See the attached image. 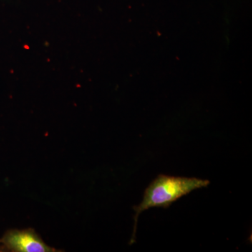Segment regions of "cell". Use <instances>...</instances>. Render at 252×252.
Listing matches in <instances>:
<instances>
[{"mask_svg": "<svg viewBox=\"0 0 252 252\" xmlns=\"http://www.w3.org/2000/svg\"><path fill=\"white\" fill-rule=\"evenodd\" d=\"M1 243L5 248L11 252H56L55 249L48 246L35 231L31 228L10 230L3 237Z\"/></svg>", "mask_w": 252, "mask_h": 252, "instance_id": "7a4b0ae2", "label": "cell"}, {"mask_svg": "<svg viewBox=\"0 0 252 252\" xmlns=\"http://www.w3.org/2000/svg\"><path fill=\"white\" fill-rule=\"evenodd\" d=\"M210 182L196 177H176L167 175H159L146 189L143 199L138 205L133 207L135 215L130 245L135 242L137 221L140 214L152 208L162 207L167 209L182 197L188 195L197 189L206 188Z\"/></svg>", "mask_w": 252, "mask_h": 252, "instance_id": "6da1fadb", "label": "cell"}]
</instances>
